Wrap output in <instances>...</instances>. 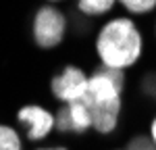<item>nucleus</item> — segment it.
Listing matches in <instances>:
<instances>
[{
	"label": "nucleus",
	"mask_w": 156,
	"mask_h": 150,
	"mask_svg": "<svg viewBox=\"0 0 156 150\" xmlns=\"http://www.w3.org/2000/svg\"><path fill=\"white\" fill-rule=\"evenodd\" d=\"M67 109H69V117H71L73 136H83L87 131H92V115H90V109L83 100L67 104Z\"/></svg>",
	"instance_id": "nucleus-6"
},
{
	"label": "nucleus",
	"mask_w": 156,
	"mask_h": 150,
	"mask_svg": "<svg viewBox=\"0 0 156 150\" xmlns=\"http://www.w3.org/2000/svg\"><path fill=\"white\" fill-rule=\"evenodd\" d=\"M152 31H154V40H156V21H154V29H152Z\"/></svg>",
	"instance_id": "nucleus-17"
},
{
	"label": "nucleus",
	"mask_w": 156,
	"mask_h": 150,
	"mask_svg": "<svg viewBox=\"0 0 156 150\" xmlns=\"http://www.w3.org/2000/svg\"><path fill=\"white\" fill-rule=\"evenodd\" d=\"M15 119L25 129L27 142H44L54 134V111L40 102H27L19 106Z\"/></svg>",
	"instance_id": "nucleus-5"
},
{
	"label": "nucleus",
	"mask_w": 156,
	"mask_h": 150,
	"mask_svg": "<svg viewBox=\"0 0 156 150\" xmlns=\"http://www.w3.org/2000/svg\"><path fill=\"white\" fill-rule=\"evenodd\" d=\"M87 84H90V73L83 67L69 62L50 77L48 90L50 96L58 104H73V102H79L85 98Z\"/></svg>",
	"instance_id": "nucleus-4"
},
{
	"label": "nucleus",
	"mask_w": 156,
	"mask_h": 150,
	"mask_svg": "<svg viewBox=\"0 0 156 150\" xmlns=\"http://www.w3.org/2000/svg\"><path fill=\"white\" fill-rule=\"evenodd\" d=\"M127 150H156V144L148 134H135L127 140Z\"/></svg>",
	"instance_id": "nucleus-11"
},
{
	"label": "nucleus",
	"mask_w": 156,
	"mask_h": 150,
	"mask_svg": "<svg viewBox=\"0 0 156 150\" xmlns=\"http://www.w3.org/2000/svg\"><path fill=\"white\" fill-rule=\"evenodd\" d=\"M146 134L152 138V142L156 144V112L152 115V119H150V123H148V131H146Z\"/></svg>",
	"instance_id": "nucleus-13"
},
{
	"label": "nucleus",
	"mask_w": 156,
	"mask_h": 150,
	"mask_svg": "<svg viewBox=\"0 0 156 150\" xmlns=\"http://www.w3.org/2000/svg\"><path fill=\"white\" fill-rule=\"evenodd\" d=\"M67 31H69V17L56 4L46 2L34 11L31 23H29V34H31V42L40 50L48 52V50L62 46Z\"/></svg>",
	"instance_id": "nucleus-3"
},
{
	"label": "nucleus",
	"mask_w": 156,
	"mask_h": 150,
	"mask_svg": "<svg viewBox=\"0 0 156 150\" xmlns=\"http://www.w3.org/2000/svg\"><path fill=\"white\" fill-rule=\"evenodd\" d=\"M117 4V0H75V11L85 19H100L108 17Z\"/></svg>",
	"instance_id": "nucleus-7"
},
{
	"label": "nucleus",
	"mask_w": 156,
	"mask_h": 150,
	"mask_svg": "<svg viewBox=\"0 0 156 150\" xmlns=\"http://www.w3.org/2000/svg\"><path fill=\"white\" fill-rule=\"evenodd\" d=\"M129 17H146L156 11V0H117Z\"/></svg>",
	"instance_id": "nucleus-9"
},
{
	"label": "nucleus",
	"mask_w": 156,
	"mask_h": 150,
	"mask_svg": "<svg viewBox=\"0 0 156 150\" xmlns=\"http://www.w3.org/2000/svg\"><path fill=\"white\" fill-rule=\"evenodd\" d=\"M54 131L60 136H73L71 131V117L67 104H58V109L54 111Z\"/></svg>",
	"instance_id": "nucleus-10"
},
{
	"label": "nucleus",
	"mask_w": 156,
	"mask_h": 150,
	"mask_svg": "<svg viewBox=\"0 0 156 150\" xmlns=\"http://www.w3.org/2000/svg\"><path fill=\"white\" fill-rule=\"evenodd\" d=\"M108 150H127V146H123V148H108Z\"/></svg>",
	"instance_id": "nucleus-16"
},
{
	"label": "nucleus",
	"mask_w": 156,
	"mask_h": 150,
	"mask_svg": "<svg viewBox=\"0 0 156 150\" xmlns=\"http://www.w3.org/2000/svg\"><path fill=\"white\" fill-rule=\"evenodd\" d=\"M127 92V73L96 67L90 71V84L83 102L92 115V131L96 136H112L121 125Z\"/></svg>",
	"instance_id": "nucleus-2"
},
{
	"label": "nucleus",
	"mask_w": 156,
	"mask_h": 150,
	"mask_svg": "<svg viewBox=\"0 0 156 150\" xmlns=\"http://www.w3.org/2000/svg\"><path fill=\"white\" fill-rule=\"evenodd\" d=\"M140 90H142L144 96H148L152 102H156V71H148V73L142 77Z\"/></svg>",
	"instance_id": "nucleus-12"
},
{
	"label": "nucleus",
	"mask_w": 156,
	"mask_h": 150,
	"mask_svg": "<svg viewBox=\"0 0 156 150\" xmlns=\"http://www.w3.org/2000/svg\"><path fill=\"white\" fill-rule=\"evenodd\" d=\"M48 4H56V2H62V0H46Z\"/></svg>",
	"instance_id": "nucleus-15"
},
{
	"label": "nucleus",
	"mask_w": 156,
	"mask_h": 150,
	"mask_svg": "<svg viewBox=\"0 0 156 150\" xmlns=\"http://www.w3.org/2000/svg\"><path fill=\"white\" fill-rule=\"evenodd\" d=\"M36 150H69L67 146H40Z\"/></svg>",
	"instance_id": "nucleus-14"
},
{
	"label": "nucleus",
	"mask_w": 156,
	"mask_h": 150,
	"mask_svg": "<svg viewBox=\"0 0 156 150\" xmlns=\"http://www.w3.org/2000/svg\"><path fill=\"white\" fill-rule=\"evenodd\" d=\"M146 50V38L129 15H115L100 23L94 36V52L100 67L127 73L137 67Z\"/></svg>",
	"instance_id": "nucleus-1"
},
{
	"label": "nucleus",
	"mask_w": 156,
	"mask_h": 150,
	"mask_svg": "<svg viewBox=\"0 0 156 150\" xmlns=\"http://www.w3.org/2000/svg\"><path fill=\"white\" fill-rule=\"evenodd\" d=\"M0 150H25L21 131L9 123H0Z\"/></svg>",
	"instance_id": "nucleus-8"
}]
</instances>
